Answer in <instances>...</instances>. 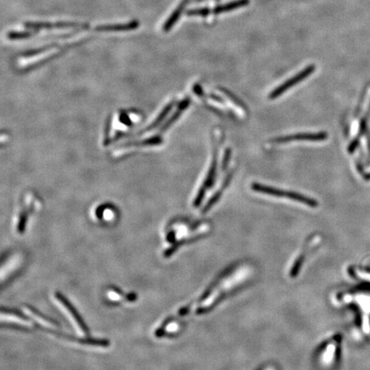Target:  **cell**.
I'll return each mask as SVG.
<instances>
[{"label":"cell","mask_w":370,"mask_h":370,"mask_svg":"<svg viewBox=\"0 0 370 370\" xmlns=\"http://www.w3.org/2000/svg\"><path fill=\"white\" fill-rule=\"evenodd\" d=\"M221 91H222V92H224V93H225V94H226L227 96H228V98H229V99H230V100H232L234 103L237 105V107H242V108L245 109V107H244V104H242V102H241L240 100H238L237 98H236V97L234 96L232 93H230V92H229V91L228 90H226V89H221Z\"/></svg>","instance_id":"obj_13"},{"label":"cell","mask_w":370,"mask_h":370,"mask_svg":"<svg viewBox=\"0 0 370 370\" xmlns=\"http://www.w3.org/2000/svg\"><path fill=\"white\" fill-rule=\"evenodd\" d=\"M139 27V23L135 21L132 23L126 24H112V25H100L95 27V30L99 32H107V31H128L136 29Z\"/></svg>","instance_id":"obj_5"},{"label":"cell","mask_w":370,"mask_h":370,"mask_svg":"<svg viewBox=\"0 0 370 370\" xmlns=\"http://www.w3.org/2000/svg\"><path fill=\"white\" fill-rule=\"evenodd\" d=\"M32 32H10L8 33V38L10 40H17V39H24L29 38L33 35Z\"/></svg>","instance_id":"obj_12"},{"label":"cell","mask_w":370,"mask_h":370,"mask_svg":"<svg viewBox=\"0 0 370 370\" xmlns=\"http://www.w3.org/2000/svg\"><path fill=\"white\" fill-rule=\"evenodd\" d=\"M350 274L356 280H360L361 282L370 285V270L361 267H353L350 269Z\"/></svg>","instance_id":"obj_10"},{"label":"cell","mask_w":370,"mask_h":370,"mask_svg":"<svg viewBox=\"0 0 370 370\" xmlns=\"http://www.w3.org/2000/svg\"><path fill=\"white\" fill-rule=\"evenodd\" d=\"M25 27L28 28H45V29H52V28H79V29H89L90 26L88 24H81V23H69V22H60V23H27L25 24Z\"/></svg>","instance_id":"obj_3"},{"label":"cell","mask_w":370,"mask_h":370,"mask_svg":"<svg viewBox=\"0 0 370 370\" xmlns=\"http://www.w3.org/2000/svg\"><path fill=\"white\" fill-rule=\"evenodd\" d=\"M249 3H250V0H236V1H232L230 3L223 4V5L217 6L214 10H210V13L214 12L215 14H220L230 11V10H237L238 8L249 4Z\"/></svg>","instance_id":"obj_6"},{"label":"cell","mask_w":370,"mask_h":370,"mask_svg":"<svg viewBox=\"0 0 370 370\" xmlns=\"http://www.w3.org/2000/svg\"><path fill=\"white\" fill-rule=\"evenodd\" d=\"M315 70V66L311 64L309 66L306 67L304 70L300 71L299 73H297V75H295L294 77L290 78L289 80L285 81L283 84H281L280 86L275 88L269 95V99L270 100H275L283 94L285 92H286L287 90H289L290 87H294L295 85L301 83L302 81H304V79H306L307 77H310L311 74L313 73V71Z\"/></svg>","instance_id":"obj_1"},{"label":"cell","mask_w":370,"mask_h":370,"mask_svg":"<svg viewBox=\"0 0 370 370\" xmlns=\"http://www.w3.org/2000/svg\"><path fill=\"white\" fill-rule=\"evenodd\" d=\"M231 176H232V172H230V173L228 175V177L226 178V180L224 181L223 184H222V188H221L220 190H218L216 193L214 194V196L211 197L210 200H208L207 205L204 207V214H205L206 212H207V211L210 210L211 208L214 207V204L216 203L217 201L220 200V198L221 197V196H222V193H223V190H225V189H227L228 185H229V184H230V180H231Z\"/></svg>","instance_id":"obj_8"},{"label":"cell","mask_w":370,"mask_h":370,"mask_svg":"<svg viewBox=\"0 0 370 370\" xmlns=\"http://www.w3.org/2000/svg\"><path fill=\"white\" fill-rule=\"evenodd\" d=\"M58 298H59V299H60V300L63 302V304H64V306H65V307L66 308H68V310H70V313H72V315H73L74 318H75V319H76V320H77L78 325H79V326H80V327L83 328V330H84V332H86V331H87V328H86V327L84 326V322H82L80 317L78 316V314H77V311H75V310H73V308L70 306V304H68V302H67V301L65 300V299H64L63 297L58 296Z\"/></svg>","instance_id":"obj_11"},{"label":"cell","mask_w":370,"mask_h":370,"mask_svg":"<svg viewBox=\"0 0 370 370\" xmlns=\"http://www.w3.org/2000/svg\"><path fill=\"white\" fill-rule=\"evenodd\" d=\"M251 189L258 193L265 194V195L275 197H286L288 199H290V191L280 190L274 187L266 186L258 183H253L251 184Z\"/></svg>","instance_id":"obj_4"},{"label":"cell","mask_w":370,"mask_h":370,"mask_svg":"<svg viewBox=\"0 0 370 370\" xmlns=\"http://www.w3.org/2000/svg\"><path fill=\"white\" fill-rule=\"evenodd\" d=\"M218 145H215L214 150V156H213V161L211 164L210 169L207 174V179L205 181V183L202 184V187H204L205 189H208L212 187V185L214 184V180H215V175H216V168H217V159H218Z\"/></svg>","instance_id":"obj_7"},{"label":"cell","mask_w":370,"mask_h":370,"mask_svg":"<svg viewBox=\"0 0 370 370\" xmlns=\"http://www.w3.org/2000/svg\"><path fill=\"white\" fill-rule=\"evenodd\" d=\"M230 155H231L230 148H227L226 152H225V155H224L223 163H222V169H223V171L226 170L227 168L228 163L230 161Z\"/></svg>","instance_id":"obj_14"},{"label":"cell","mask_w":370,"mask_h":370,"mask_svg":"<svg viewBox=\"0 0 370 370\" xmlns=\"http://www.w3.org/2000/svg\"><path fill=\"white\" fill-rule=\"evenodd\" d=\"M327 134L326 132H319V133H298L285 136V137H278L274 139L273 142L276 143H286L294 141H310V142H322L327 140Z\"/></svg>","instance_id":"obj_2"},{"label":"cell","mask_w":370,"mask_h":370,"mask_svg":"<svg viewBox=\"0 0 370 370\" xmlns=\"http://www.w3.org/2000/svg\"><path fill=\"white\" fill-rule=\"evenodd\" d=\"M186 3L187 0H184V1H183V2H182V3L179 4V6H177V9L174 10L173 13L171 14V17L168 18V20L167 21V23L164 24V31L167 32V31L170 30L171 28H172V26H173L174 24L177 23V19H178V18H179V17H180L181 13H182V11H183V10H184V7H185V5H186Z\"/></svg>","instance_id":"obj_9"}]
</instances>
